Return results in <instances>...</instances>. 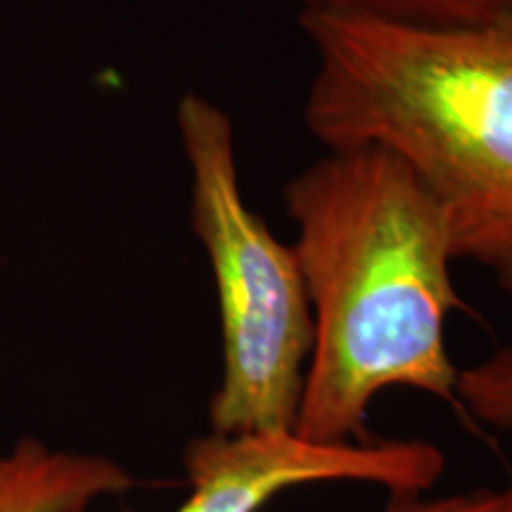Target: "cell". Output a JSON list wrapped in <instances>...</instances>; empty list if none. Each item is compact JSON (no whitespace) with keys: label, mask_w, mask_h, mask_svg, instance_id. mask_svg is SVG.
Instances as JSON below:
<instances>
[{"label":"cell","mask_w":512,"mask_h":512,"mask_svg":"<svg viewBox=\"0 0 512 512\" xmlns=\"http://www.w3.org/2000/svg\"><path fill=\"white\" fill-rule=\"evenodd\" d=\"M313 316V347L294 434L366 441L387 387L456 396L446 318L460 302L446 219L382 147L328 150L285 185Z\"/></svg>","instance_id":"1"},{"label":"cell","mask_w":512,"mask_h":512,"mask_svg":"<svg viewBox=\"0 0 512 512\" xmlns=\"http://www.w3.org/2000/svg\"><path fill=\"white\" fill-rule=\"evenodd\" d=\"M299 24L316 53L311 136L399 157L444 214L456 259L512 292V15L430 27L299 12Z\"/></svg>","instance_id":"2"},{"label":"cell","mask_w":512,"mask_h":512,"mask_svg":"<svg viewBox=\"0 0 512 512\" xmlns=\"http://www.w3.org/2000/svg\"><path fill=\"white\" fill-rule=\"evenodd\" d=\"M190 166V221L219 294L223 380L211 432H294L313 347V316L294 245L275 238L242 195L233 121L202 95L178 102Z\"/></svg>","instance_id":"3"},{"label":"cell","mask_w":512,"mask_h":512,"mask_svg":"<svg viewBox=\"0 0 512 512\" xmlns=\"http://www.w3.org/2000/svg\"><path fill=\"white\" fill-rule=\"evenodd\" d=\"M190 496L176 512H259L280 491L325 479L387 486L418 496L444 475L441 448L427 441L318 444L294 432L216 434L185 448Z\"/></svg>","instance_id":"4"},{"label":"cell","mask_w":512,"mask_h":512,"mask_svg":"<svg viewBox=\"0 0 512 512\" xmlns=\"http://www.w3.org/2000/svg\"><path fill=\"white\" fill-rule=\"evenodd\" d=\"M131 486L133 477L105 456L60 451L31 437L0 448V512H86Z\"/></svg>","instance_id":"5"},{"label":"cell","mask_w":512,"mask_h":512,"mask_svg":"<svg viewBox=\"0 0 512 512\" xmlns=\"http://www.w3.org/2000/svg\"><path fill=\"white\" fill-rule=\"evenodd\" d=\"M299 12H344L430 27H470L512 15V0H297Z\"/></svg>","instance_id":"6"},{"label":"cell","mask_w":512,"mask_h":512,"mask_svg":"<svg viewBox=\"0 0 512 512\" xmlns=\"http://www.w3.org/2000/svg\"><path fill=\"white\" fill-rule=\"evenodd\" d=\"M456 394L475 418L512 432V349H498L477 366L460 370Z\"/></svg>","instance_id":"7"},{"label":"cell","mask_w":512,"mask_h":512,"mask_svg":"<svg viewBox=\"0 0 512 512\" xmlns=\"http://www.w3.org/2000/svg\"><path fill=\"white\" fill-rule=\"evenodd\" d=\"M382 512H512V486L501 491L479 489L472 494H456L420 501L418 496H394Z\"/></svg>","instance_id":"8"}]
</instances>
